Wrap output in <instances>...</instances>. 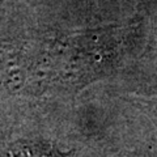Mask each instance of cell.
<instances>
[{
    "label": "cell",
    "mask_w": 157,
    "mask_h": 157,
    "mask_svg": "<svg viewBox=\"0 0 157 157\" xmlns=\"http://www.w3.org/2000/svg\"><path fill=\"white\" fill-rule=\"evenodd\" d=\"M70 153L63 152L46 140H20L12 144L4 157H68Z\"/></svg>",
    "instance_id": "1"
},
{
    "label": "cell",
    "mask_w": 157,
    "mask_h": 157,
    "mask_svg": "<svg viewBox=\"0 0 157 157\" xmlns=\"http://www.w3.org/2000/svg\"><path fill=\"white\" fill-rule=\"evenodd\" d=\"M136 8L144 20V45L157 66V0H137Z\"/></svg>",
    "instance_id": "2"
},
{
    "label": "cell",
    "mask_w": 157,
    "mask_h": 157,
    "mask_svg": "<svg viewBox=\"0 0 157 157\" xmlns=\"http://www.w3.org/2000/svg\"><path fill=\"white\" fill-rule=\"evenodd\" d=\"M96 9L111 16L131 13L136 9L137 0H89Z\"/></svg>",
    "instance_id": "3"
}]
</instances>
